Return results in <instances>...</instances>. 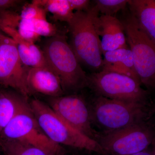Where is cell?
I'll return each instance as SVG.
<instances>
[{
    "instance_id": "obj_18",
    "label": "cell",
    "mask_w": 155,
    "mask_h": 155,
    "mask_svg": "<svg viewBox=\"0 0 155 155\" xmlns=\"http://www.w3.org/2000/svg\"><path fill=\"white\" fill-rule=\"evenodd\" d=\"M17 28L32 31L40 37L50 38L57 35L58 31L55 25L45 19H21Z\"/></svg>"
},
{
    "instance_id": "obj_23",
    "label": "cell",
    "mask_w": 155,
    "mask_h": 155,
    "mask_svg": "<svg viewBox=\"0 0 155 155\" xmlns=\"http://www.w3.org/2000/svg\"><path fill=\"white\" fill-rule=\"evenodd\" d=\"M72 10L77 11H87L91 8L88 0H69Z\"/></svg>"
},
{
    "instance_id": "obj_21",
    "label": "cell",
    "mask_w": 155,
    "mask_h": 155,
    "mask_svg": "<svg viewBox=\"0 0 155 155\" xmlns=\"http://www.w3.org/2000/svg\"><path fill=\"white\" fill-rule=\"evenodd\" d=\"M47 11L41 6L32 2L23 8L19 14L20 19H46Z\"/></svg>"
},
{
    "instance_id": "obj_24",
    "label": "cell",
    "mask_w": 155,
    "mask_h": 155,
    "mask_svg": "<svg viewBox=\"0 0 155 155\" xmlns=\"http://www.w3.org/2000/svg\"><path fill=\"white\" fill-rule=\"evenodd\" d=\"M17 30L20 36L28 42L34 43L40 37L38 35L32 31L22 29H17Z\"/></svg>"
},
{
    "instance_id": "obj_25",
    "label": "cell",
    "mask_w": 155,
    "mask_h": 155,
    "mask_svg": "<svg viewBox=\"0 0 155 155\" xmlns=\"http://www.w3.org/2000/svg\"><path fill=\"white\" fill-rule=\"evenodd\" d=\"M19 1L12 0H0V9L6 8L15 5Z\"/></svg>"
},
{
    "instance_id": "obj_15",
    "label": "cell",
    "mask_w": 155,
    "mask_h": 155,
    "mask_svg": "<svg viewBox=\"0 0 155 155\" xmlns=\"http://www.w3.org/2000/svg\"><path fill=\"white\" fill-rule=\"evenodd\" d=\"M27 98L11 92L0 91V134L12 119L28 104Z\"/></svg>"
},
{
    "instance_id": "obj_1",
    "label": "cell",
    "mask_w": 155,
    "mask_h": 155,
    "mask_svg": "<svg viewBox=\"0 0 155 155\" xmlns=\"http://www.w3.org/2000/svg\"><path fill=\"white\" fill-rule=\"evenodd\" d=\"M98 10L92 6L87 11L74 12L68 22L70 35V45L80 64L95 72L102 70L101 41L94 24L95 14Z\"/></svg>"
},
{
    "instance_id": "obj_16",
    "label": "cell",
    "mask_w": 155,
    "mask_h": 155,
    "mask_svg": "<svg viewBox=\"0 0 155 155\" xmlns=\"http://www.w3.org/2000/svg\"><path fill=\"white\" fill-rule=\"evenodd\" d=\"M32 2L51 13L57 20L68 23L74 15L69 0H34Z\"/></svg>"
},
{
    "instance_id": "obj_9",
    "label": "cell",
    "mask_w": 155,
    "mask_h": 155,
    "mask_svg": "<svg viewBox=\"0 0 155 155\" xmlns=\"http://www.w3.org/2000/svg\"><path fill=\"white\" fill-rule=\"evenodd\" d=\"M26 67L19 58L16 42L3 36L0 40V84L15 89L28 98L30 93L26 84Z\"/></svg>"
},
{
    "instance_id": "obj_17",
    "label": "cell",
    "mask_w": 155,
    "mask_h": 155,
    "mask_svg": "<svg viewBox=\"0 0 155 155\" xmlns=\"http://www.w3.org/2000/svg\"><path fill=\"white\" fill-rule=\"evenodd\" d=\"M0 148L7 155H49L36 147L2 138H0Z\"/></svg>"
},
{
    "instance_id": "obj_4",
    "label": "cell",
    "mask_w": 155,
    "mask_h": 155,
    "mask_svg": "<svg viewBox=\"0 0 155 155\" xmlns=\"http://www.w3.org/2000/svg\"><path fill=\"white\" fill-rule=\"evenodd\" d=\"M146 106L97 96L90 110L92 122L94 121L104 132L122 129L146 121Z\"/></svg>"
},
{
    "instance_id": "obj_11",
    "label": "cell",
    "mask_w": 155,
    "mask_h": 155,
    "mask_svg": "<svg viewBox=\"0 0 155 155\" xmlns=\"http://www.w3.org/2000/svg\"><path fill=\"white\" fill-rule=\"evenodd\" d=\"M97 11L93 22L99 37H101V47L103 54L107 52L128 47L124 28L116 17L102 15Z\"/></svg>"
},
{
    "instance_id": "obj_28",
    "label": "cell",
    "mask_w": 155,
    "mask_h": 155,
    "mask_svg": "<svg viewBox=\"0 0 155 155\" xmlns=\"http://www.w3.org/2000/svg\"><path fill=\"white\" fill-rule=\"evenodd\" d=\"M4 36V35H2V34L0 33V40H1V39Z\"/></svg>"
},
{
    "instance_id": "obj_26",
    "label": "cell",
    "mask_w": 155,
    "mask_h": 155,
    "mask_svg": "<svg viewBox=\"0 0 155 155\" xmlns=\"http://www.w3.org/2000/svg\"><path fill=\"white\" fill-rule=\"evenodd\" d=\"M130 155H153V154L151 151L147 150H146L140 152Z\"/></svg>"
},
{
    "instance_id": "obj_29",
    "label": "cell",
    "mask_w": 155,
    "mask_h": 155,
    "mask_svg": "<svg viewBox=\"0 0 155 155\" xmlns=\"http://www.w3.org/2000/svg\"><path fill=\"white\" fill-rule=\"evenodd\" d=\"M154 113H155V107L154 108Z\"/></svg>"
},
{
    "instance_id": "obj_27",
    "label": "cell",
    "mask_w": 155,
    "mask_h": 155,
    "mask_svg": "<svg viewBox=\"0 0 155 155\" xmlns=\"http://www.w3.org/2000/svg\"><path fill=\"white\" fill-rule=\"evenodd\" d=\"M152 149L151 151L153 155H155V137L153 140L152 143L151 144Z\"/></svg>"
},
{
    "instance_id": "obj_19",
    "label": "cell",
    "mask_w": 155,
    "mask_h": 155,
    "mask_svg": "<svg viewBox=\"0 0 155 155\" xmlns=\"http://www.w3.org/2000/svg\"><path fill=\"white\" fill-rule=\"evenodd\" d=\"M103 55L104 57L103 59V64L122 63L135 72L133 55L128 47L109 51Z\"/></svg>"
},
{
    "instance_id": "obj_22",
    "label": "cell",
    "mask_w": 155,
    "mask_h": 155,
    "mask_svg": "<svg viewBox=\"0 0 155 155\" xmlns=\"http://www.w3.org/2000/svg\"><path fill=\"white\" fill-rule=\"evenodd\" d=\"M102 70L126 75L135 79L141 84L136 72L122 63H104Z\"/></svg>"
},
{
    "instance_id": "obj_6",
    "label": "cell",
    "mask_w": 155,
    "mask_h": 155,
    "mask_svg": "<svg viewBox=\"0 0 155 155\" xmlns=\"http://www.w3.org/2000/svg\"><path fill=\"white\" fill-rule=\"evenodd\" d=\"M155 137V128L143 121L114 131L97 134L96 141L108 155H130L147 150Z\"/></svg>"
},
{
    "instance_id": "obj_8",
    "label": "cell",
    "mask_w": 155,
    "mask_h": 155,
    "mask_svg": "<svg viewBox=\"0 0 155 155\" xmlns=\"http://www.w3.org/2000/svg\"><path fill=\"white\" fill-rule=\"evenodd\" d=\"M141 84L126 75L104 70L88 76V87L97 96L147 105L148 93Z\"/></svg>"
},
{
    "instance_id": "obj_13",
    "label": "cell",
    "mask_w": 155,
    "mask_h": 155,
    "mask_svg": "<svg viewBox=\"0 0 155 155\" xmlns=\"http://www.w3.org/2000/svg\"><path fill=\"white\" fill-rule=\"evenodd\" d=\"M0 28L16 42L19 58L25 66L30 68L49 67L43 51L34 43L23 39L17 29L6 26H0Z\"/></svg>"
},
{
    "instance_id": "obj_20",
    "label": "cell",
    "mask_w": 155,
    "mask_h": 155,
    "mask_svg": "<svg viewBox=\"0 0 155 155\" xmlns=\"http://www.w3.org/2000/svg\"><path fill=\"white\" fill-rule=\"evenodd\" d=\"M128 0H96L95 5L99 12L102 15L116 17L119 11L124 10Z\"/></svg>"
},
{
    "instance_id": "obj_2",
    "label": "cell",
    "mask_w": 155,
    "mask_h": 155,
    "mask_svg": "<svg viewBox=\"0 0 155 155\" xmlns=\"http://www.w3.org/2000/svg\"><path fill=\"white\" fill-rule=\"evenodd\" d=\"M29 105L42 130L55 143L108 155L96 140L70 126L45 103L34 99Z\"/></svg>"
},
{
    "instance_id": "obj_5",
    "label": "cell",
    "mask_w": 155,
    "mask_h": 155,
    "mask_svg": "<svg viewBox=\"0 0 155 155\" xmlns=\"http://www.w3.org/2000/svg\"><path fill=\"white\" fill-rule=\"evenodd\" d=\"M133 55L135 72L141 84L155 88V43L140 28L130 12L120 19Z\"/></svg>"
},
{
    "instance_id": "obj_12",
    "label": "cell",
    "mask_w": 155,
    "mask_h": 155,
    "mask_svg": "<svg viewBox=\"0 0 155 155\" xmlns=\"http://www.w3.org/2000/svg\"><path fill=\"white\" fill-rule=\"evenodd\" d=\"M26 84L30 93L33 92L51 97L64 94L60 78L49 67H29Z\"/></svg>"
},
{
    "instance_id": "obj_14",
    "label": "cell",
    "mask_w": 155,
    "mask_h": 155,
    "mask_svg": "<svg viewBox=\"0 0 155 155\" xmlns=\"http://www.w3.org/2000/svg\"><path fill=\"white\" fill-rule=\"evenodd\" d=\"M129 11L155 43V0H128Z\"/></svg>"
},
{
    "instance_id": "obj_10",
    "label": "cell",
    "mask_w": 155,
    "mask_h": 155,
    "mask_svg": "<svg viewBox=\"0 0 155 155\" xmlns=\"http://www.w3.org/2000/svg\"><path fill=\"white\" fill-rule=\"evenodd\" d=\"M49 107L70 126L96 140L97 134L92 127L91 110L82 97L77 95L51 97Z\"/></svg>"
},
{
    "instance_id": "obj_3",
    "label": "cell",
    "mask_w": 155,
    "mask_h": 155,
    "mask_svg": "<svg viewBox=\"0 0 155 155\" xmlns=\"http://www.w3.org/2000/svg\"><path fill=\"white\" fill-rule=\"evenodd\" d=\"M42 51L49 67L60 78L64 92L88 87V76L65 36L57 35L50 38Z\"/></svg>"
},
{
    "instance_id": "obj_7",
    "label": "cell",
    "mask_w": 155,
    "mask_h": 155,
    "mask_svg": "<svg viewBox=\"0 0 155 155\" xmlns=\"http://www.w3.org/2000/svg\"><path fill=\"white\" fill-rule=\"evenodd\" d=\"M0 138L36 147L49 155H64V150L46 135L27 104L3 129Z\"/></svg>"
}]
</instances>
